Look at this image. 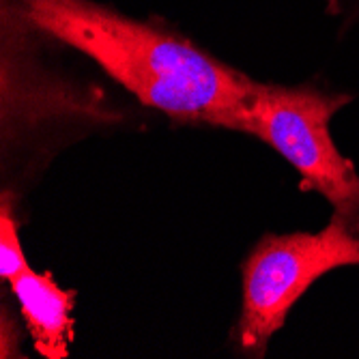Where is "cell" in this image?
<instances>
[{"instance_id":"6","label":"cell","mask_w":359,"mask_h":359,"mask_svg":"<svg viewBox=\"0 0 359 359\" xmlns=\"http://www.w3.org/2000/svg\"><path fill=\"white\" fill-rule=\"evenodd\" d=\"M20 205L0 194V278L9 282L30 267L20 241Z\"/></svg>"},{"instance_id":"1","label":"cell","mask_w":359,"mask_h":359,"mask_svg":"<svg viewBox=\"0 0 359 359\" xmlns=\"http://www.w3.org/2000/svg\"><path fill=\"white\" fill-rule=\"evenodd\" d=\"M58 43L93 60L147 112L177 127L239 134L260 80L157 15L138 20L97 0H9Z\"/></svg>"},{"instance_id":"4","label":"cell","mask_w":359,"mask_h":359,"mask_svg":"<svg viewBox=\"0 0 359 359\" xmlns=\"http://www.w3.org/2000/svg\"><path fill=\"white\" fill-rule=\"evenodd\" d=\"M355 97L325 82H263L239 134L258 138L299 172L302 191H316L334 213L359 222V172L336 147L330 123Z\"/></svg>"},{"instance_id":"7","label":"cell","mask_w":359,"mask_h":359,"mask_svg":"<svg viewBox=\"0 0 359 359\" xmlns=\"http://www.w3.org/2000/svg\"><path fill=\"white\" fill-rule=\"evenodd\" d=\"M22 314L11 308V304L3 297V306H0V357L3 359H20L26 357L22 348Z\"/></svg>"},{"instance_id":"9","label":"cell","mask_w":359,"mask_h":359,"mask_svg":"<svg viewBox=\"0 0 359 359\" xmlns=\"http://www.w3.org/2000/svg\"><path fill=\"white\" fill-rule=\"evenodd\" d=\"M325 3V11H327L330 15H342L346 11V7L353 3V0H323Z\"/></svg>"},{"instance_id":"8","label":"cell","mask_w":359,"mask_h":359,"mask_svg":"<svg viewBox=\"0 0 359 359\" xmlns=\"http://www.w3.org/2000/svg\"><path fill=\"white\" fill-rule=\"evenodd\" d=\"M359 24V0H353V3L346 7V11L342 13V22H340V35L348 32L353 26Z\"/></svg>"},{"instance_id":"5","label":"cell","mask_w":359,"mask_h":359,"mask_svg":"<svg viewBox=\"0 0 359 359\" xmlns=\"http://www.w3.org/2000/svg\"><path fill=\"white\" fill-rule=\"evenodd\" d=\"M5 284L18 302L24 330L28 332L35 351L46 359L69 357V344L76 338L72 312L76 308L78 292L56 284L50 271H35L32 267Z\"/></svg>"},{"instance_id":"2","label":"cell","mask_w":359,"mask_h":359,"mask_svg":"<svg viewBox=\"0 0 359 359\" xmlns=\"http://www.w3.org/2000/svg\"><path fill=\"white\" fill-rule=\"evenodd\" d=\"M65 52L13 3L0 0V194L18 205L62 151L116 134L136 118V108L65 65Z\"/></svg>"},{"instance_id":"3","label":"cell","mask_w":359,"mask_h":359,"mask_svg":"<svg viewBox=\"0 0 359 359\" xmlns=\"http://www.w3.org/2000/svg\"><path fill=\"white\" fill-rule=\"evenodd\" d=\"M359 265V222L334 213L318 233H267L241 265V310L231 346L241 357L267 355L273 336L310 286L336 269Z\"/></svg>"}]
</instances>
